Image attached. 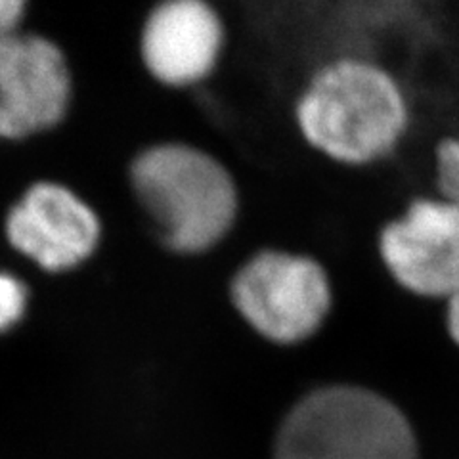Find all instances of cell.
<instances>
[{
    "mask_svg": "<svg viewBox=\"0 0 459 459\" xmlns=\"http://www.w3.org/2000/svg\"><path fill=\"white\" fill-rule=\"evenodd\" d=\"M27 3L23 0H0V40L22 31Z\"/></svg>",
    "mask_w": 459,
    "mask_h": 459,
    "instance_id": "11",
    "label": "cell"
},
{
    "mask_svg": "<svg viewBox=\"0 0 459 459\" xmlns=\"http://www.w3.org/2000/svg\"><path fill=\"white\" fill-rule=\"evenodd\" d=\"M138 204L165 246L182 255L204 253L230 232L238 190L226 167L186 143H160L136 155L128 170Z\"/></svg>",
    "mask_w": 459,
    "mask_h": 459,
    "instance_id": "2",
    "label": "cell"
},
{
    "mask_svg": "<svg viewBox=\"0 0 459 459\" xmlns=\"http://www.w3.org/2000/svg\"><path fill=\"white\" fill-rule=\"evenodd\" d=\"M71 96V69L54 40L23 31L0 40V140L52 131L65 119Z\"/></svg>",
    "mask_w": 459,
    "mask_h": 459,
    "instance_id": "6",
    "label": "cell"
},
{
    "mask_svg": "<svg viewBox=\"0 0 459 459\" xmlns=\"http://www.w3.org/2000/svg\"><path fill=\"white\" fill-rule=\"evenodd\" d=\"M27 283L10 270L0 268V337L8 335L16 329L29 310Z\"/></svg>",
    "mask_w": 459,
    "mask_h": 459,
    "instance_id": "9",
    "label": "cell"
},
{
    "mask_svg": "<svg viewBox=\"0 0 459 459\" xmlns=\"http://www.w3.org/2000/svg\"><path fill=\"white\" fill-rule=\"evenodd\" d=\"M446 325H448L450 337L459 344V291L448 299Z\"/></svg>",
    "mask_w": 459,
    "mask_h": 459,
    "instance_id": "12",
    "label": "cell"
},
{
    "mask_svg": "<svg viewBox=\"0 0 459 459\" xmlns=\"http://www.w3.org/2000/svg\"><path fill=\"white\" fill-rule=\"evenodd\" d=\"M435 167L440 199L459 207V136L446 138L438 143Z\"/></svg>",
    "mask_w": 459,
    "mask_h": 459,
    "instance_id": "10",
    "label": "cell"
},
{
    "mask_svg": "<svg viewBox=\"0 0 459 459\" xmlns=\"http://www.w3.org/2000/svg\"><path fill=\"white\" fill-rule=\"evenodd\" d=\"M297 123L318 152L347 165H366L398 146L408 126V104L383 67L347 57L312 77L297 104Z\"/></svg>",
    "mask_w": 459,
    "mask_h": 459,
    "instance_id": "1",
    "label": "cell"
},
{
    "mask_svg": "<svg viewBox=\"0 0 459 459\" xmlns=\"http://www.w3.org/2000/svg\"><path fill=\"white\" fill-rule=\"evenodd\" d=\"M379 251L404 290L435 299L459 291V207L418 199L381 232Z\"/></svg>",
    "mask_w": 459,
    "mask_h": 459,
    "instance_id": "7",
    "label": "cell"
},
{
    "mask_svg": "<svg viewBox=\"0 0 459 459\" xmlns=\"http://www.w3.org/2000/svg\"><path fill=\"white\" fill-rule=\"evenodd\" d=\"M230 297L258 335L278 344L312 337L332 308L325 270L310 256L285 251L249 258L230 283Z\"/></svg>",
    "mask_w": 459,
    "mask_h": 459,
    "instance_id": "4",
    "label": "cell"
},
{
    "mask_svg": "<svg viewBox=\"0 0 459 459\" xmlns=\"http://www.w3.org/2000/svg\"><path fill=\"white\" fill-rule=\"evenodd\" d=\"M224 27L201 0L160 4L142 29L140 52L150 74L165 84L186 86L204 81L219 62Z\"/></svg>",
    "mask_w": 459,
    "mask_h": 459,
    "instance_id": "8",
    "label": "cell"
},
{
    "mask_svg": "<svg viewBox=\"0 0 459 459\" xmlns=\"http://www.w3.org/2000/svg\"><path fill=\"white\" fill-rule=\"evenodd\" d=\"M3 232L12 251L42 272L62 274L94 255L102 224L94 209L67 186L40 180L10 205Z\"/></svg>",
    "mask_w": 459,
    "mask_h": 459,
    "instance_id": "5",
    "label": "cell"
},
{
    "mask_svg": "<svg viewBox=\"0 0 459 459\" xmlns=\"http://www.w3.org/2000/svg\"><path fill=\"white\" fill-rule=\"evenodd\" d=\"M274 459H418V440L389 398L333 385L303 396L285 415Z\"/></svg>",
    "mask_w": 459,
    "mask_h": 459,
    "instance_id": "3",
    "label": "cell"
}]
</instances>
